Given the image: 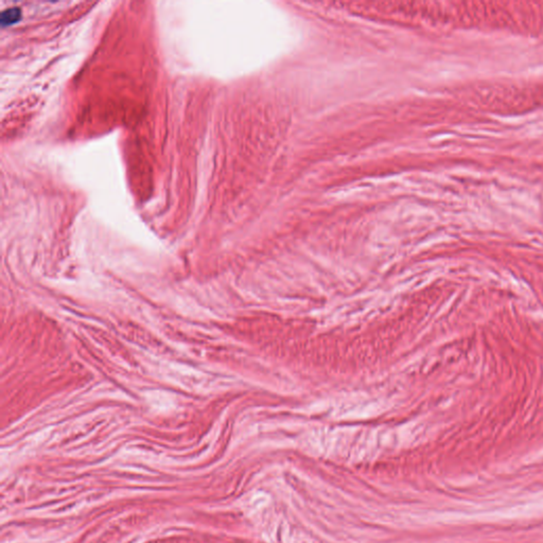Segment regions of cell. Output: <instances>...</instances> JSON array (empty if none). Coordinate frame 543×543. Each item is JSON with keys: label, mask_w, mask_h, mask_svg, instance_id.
Masks as SVG:
<instances>
[{"label": "cell", "mask_w": 543, "mask_h": 543, "mask_svg": "<svg viewBox=\"0 0 543 543\" xmlns=\"http://www.w3.org/2000/svg\"><path fill=\"white\" fill-rule=\"evenodd\" d=\"M21 17V12L19 8H10L5 10L2 13V26L8 27L17 22Z\"/></svg>", "instance_id": "6da1fadb"}]
</instances>
